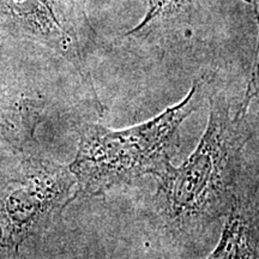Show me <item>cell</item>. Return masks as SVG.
<instances>
[{
	"label": "cell",
	"mask_w": 259,
	"mask_h": 259,
	"mask_svg": "<svg viewBox=\"0 0 259 259\" xmlns=\"http://www.w3.org/2000/svg\"><path fill=\"white\" fill-rule=\"evenodd\" d=\"M209 120L198 147L179 167L157 178L156 204L171 231H199L222 219L239 196L241 153L250 141L247 113L233 108L222 90H211Z\"/></svg>",
	"instance_id": "6da1fadb"
},
{
	"label": "cell",
	"mask_w": 259,
	"mask_h": 259,
	"mask_svg": "<svg viewBox=\"0 0 259 259\" xmlns=\"http://www.w3.org/2000/svg\"><path fill=\"white\" fill-rule=\"evenodd\" d=\"M208 93V82L198 78L180 102L142 124L118 131L84 125L69 166L76 179V198L102 196L142 177L162 176L179 150L181 125L202 106Z\"/></svg>",
	"instance_id": "7a4b0ae2"
},
{
	"label": "cell",
	"mask_w": 259,
	"mask_h": 259,
	"mask_svg": "<svg viewBox=\"0 0 259 259\" xmlns=\"http://www.w3.org/2000/svg\"><path fill=\"white\" fill-rule=\"evenodd\" d=\"M76 199V179L69 167L25 158L15 177L0 186V225L8 247L19 244L52 222Z\"/></svg>",
	"instance_id": "3957f363"
},
{
	"label": "cell",
	"mask_w": 259,
	"mask_h": 259,
	"mask_svg": "<svg viewBox=\"0 0 259 259\" xmlns=\"http://www.w3.org/2000/svg\"><path fill=\"white\" fill-rule=\"evenodd\" d=\"M206 259H259V219L240 196L226 215L221 239Z\"/></svg>",
	"instance_id": "277c9868"
},
{
	"label": "cell",
	"mask_w": 259,
	"mask_h": 259,
	"mask_svg": "<svg viewBox=\"0 0 259 259\" xmlns=\"http://www.w3.org/2000/svg\"><path fill=\"white\" fill-rule=\"evenodd\" d=\"M204 4V0H147L145 14L127 36H144L169 24L185 22Z\"/></svg>",
	"instance_id": "5b68a950"
},
{
	"label": "cell",
	"mask_w": 259,
	"mask_h": 259,
	"mask_svg": "<svg viewBox=\"0 0 259 259\" xmlns=\"http://www.w3.org/2000/svg\"><path fill=\"white\" fill-rule=\"evenodd\" d=\"M247 3H251L253 6V11L255 15V21H257L258 25V40H257V47H255V57L253 61V66H252L250 79H248L247 87H246V92L244 95V99L239 107L242 112L247 113L248 108L252 100L259 94V0H246Z\"/></svg>",
	"instance_id": "8992f818"
}]
</instances>
